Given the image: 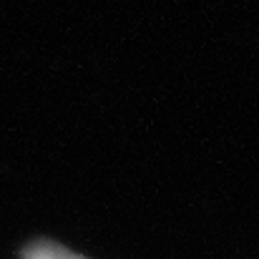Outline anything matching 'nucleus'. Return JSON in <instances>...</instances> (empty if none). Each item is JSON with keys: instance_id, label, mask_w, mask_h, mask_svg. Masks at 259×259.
Listing matches in <instances>:
<instances>
[{"instance_id": "f257e3e1", "label": "nucleus", "mask_w": 259, "mask_h": 259, "mask_svg": "<svg viewBox=\"0 0 259 259\" xmlns=\"http://www.w3.org/2000/svg\"><path fill=\"white\" fill-rule=\"evenodd\" d=\"M23 259H83L81 254L61 247V244H53V242H35L33 247L25 249Z\"/></svg>"}]
</instances>
